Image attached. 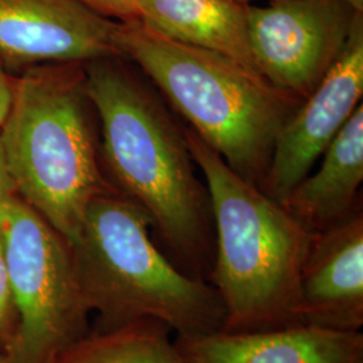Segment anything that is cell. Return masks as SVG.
I'll list each match as a JSON object with an SVG mask.
<instances>
[{
	"label": "cell",
	"instance_id": "cell-17",
	"mask_svg": "<svg viewBox=\"0 0 363 363\" xmlns=\"http://www.w3.org/2000/svg\"><path fill=\"white\" fill-rule=\"evenodd\" d=\"M15 78L0 60V125L10 111L13 101Z\"/></svg>",
	"mask_w": 363,
	"mask_h": 363
},
{
	"label": "cell",
	"instance_id": "cell-9",
	"mask_svg": "<svg viewBox=\"0 0 363 363\" xmlns=\"http://www.w3.org/2000/svg\"><path fill=\"white\" fill-rule=\"evenodd\" d=\"M116 28L77 0H0V60L11 73L121 57Z\"/></svg>",
	"mask_w": 363,
	"mask_h": 363
},
{
	"label": "cell",
	"instance_id": "cell-18",
	"mask_svg": "<svg viewBox=\"0 0 363 363\" xmlns=\"http://www.w3.org/2000/svg\"><path fill=\"white\" fill-rule=\"evenodd\" d=\"M13 194H16V187L6 160L1 138H0V206Z\"/></svg>",
	"mask_w": 363,
	"mask_h": 363
},
{
	"label": "cell",
	"instance_id": "cell-2",
	"mask_svg": "<svg viewBox=\"0 0 363 363\" xmlns=\"http://www.w3.org/2000/svg\"><path fill=\"white\" fill-rule=\"evenodd\" d=\"M184 139L211 203L216 252L208 283L225 307V333L303 325L300 277L315 233L242 179L191 128Z\"/></svg>",
	"mask_w": 363,
	"mask_h": 363
},
{
	"label": "cell",
	"instance_id": "cell-11",
	"mask_svg": "<svg viewBox=\"0 0 363 363\" xmlns=\"http://www.w3.org/2000/svg\"><path fill=\"white\" fill-rule=\"evenodd\" d=\"M187 363H363V335L300 325L259 333L177 337Z\"/></svg>",
	"mask_w": 363,
	"mask_h": 363
},
{
	"label": "cell",
	"instance_id": "cell-6",
	"mask_svg": "<svg viewBox=\"0 0 363 363\" xmlns=\"http://www.w3.org/2000/svg\"><path fill=\"white\" fill-rule=\"evenodd\" d=\"M0 237L16 311L7 362L48 363L89 333L73 249L18 194L0 206Z\"/></svg>",
	"mask_w": 363,
	"mask_h": 363
},
{
	"label": "cell",
	"instance_id": "cell-19",
	"mask_svg": "<svg viewBox=\"0 0 363 363\" xmlns=\"http://www.w3.org/2000/svg\"><path fill=\"white\" fill-rule=\"evenodd\" d=\"M357 13H363V0H345Z\"/></svg>",
	"mask_w": 363,
	"mask_h": 363
},
{
	"label": "cell",
	"instance_id": "cell-21",
	"mask_svg": "<svg viewBox=\"0 0 363 363\" xmlns=\"http://www.w3.org/2000/svg\"><path fill=\"white\" fill-rule=\"evenodd\" d=\"M238 1H241V3H247V4H250V1H252V0H238Z\"/></svg>",
	"mask_w": 363,
	"mask_h": 363
},
{
	"label": "cell",
	"instance_id": "cell-5",
	"mask_svg": "<svg viewBox=\"0 0 363 363\" xmlns=\"http://www.w3.org/2000/svg\"><path fill=\"white\" fill-rule=\"evenodd\" d=\"M82 64L27 69L15 78L0 138L16 194L73 247L88 208L111 189L100 167Z\"/></svg>",
	"mask_w": 363,
	"mask_h": 363
},
{
	"label": "cell",
	"instance_id": "cell-3",
	"mask_svg": "<svg viewBox=\"0 0 363 363\" xmlns=\"http://www.w3.org/2000/svg\"><path fill=\"white\" fill-rule=\"evenodd\" d=\"M116 46L242 179L261 186L298 97L220 54L184 45L133 19L117 22Z\"/></svg>",
	"mask_w": 363,
	"mask_h": 363
},
{
	"label": "cell",
	"instance_id": "cell-13",
	"mask_svg": "<svg viewBox=\"0 0 363 363\" xmlns=\"http://www.w3.org/2000/svg\"><path fill=\"white\" fill-rule=\"evenodd\" d=\"M247 6L238 0H139L135 19L177 42L257 72L250 50Z\"/></svg>",
	"mask_w": 363,
	"mask_h": 363
},
{
	"label": "cell",
	"instance_id": "cell-14",
	"mask_svg": "<svg viewBox=\"0 0 363 363\" xmlns=\"http://www.w3.org/2000/svg\"><path fill=\"white\" fill-rule=\"evenodd\" d=\"M166 325L143 319L89 331L48 363H187Z\"/></svg>",
	"mask_w": 363,
	"mask_h": 363
},
{
	"label": "cell",
	"instance_id": "cell-16",
	"mask_svg": "<svg viewBox=\"0 0 363 363\" xmlns=\"http://www.w3.org/2000/svg\"><path fill=\"white\" fill-rule=\"evenodd\" d=\"M82 6L88 7L93 13L104 18L127 22L136 18V4L139 0H77Z\"/></svg>",
	"mask_w": 363,
	"mask_h": 363
},
{
	"label": "cell",
	"instance_id": "cell-7",
	"mask_svg": "<svg viewBox=\"0 0 363 363\" xmlns=\"http://www.w3.org/2000/svg\"><path fill=\"white\" fill-rule=\"evenodd\" d=\"M358 13L345 0H268L247 6L253 64L276 88L310 96L343 50Z\"/></svg>",
	"mask_w": 363,
	"mask_h": 363
},
{
	"label": "cell",
	"instance_id": "cell-8",
	"mask_svg": "<svg viewBox=\"0 0 363 363\" xmlns=\"http://www.w3.org/2000/svg\"><path fill=\"white\" fill-rule=\"evenodd\" d=\"M363 96V13H358L337 62L279 132L261 191L283 203L325 154Z\"/></svg>",
	"mask_w": 363,
	"mask_h": 363
},
{
	"label": "cell",
	"instance_id": "cell-20",
	"mask_svg": "<svg viewBox=\"0 0 363 363\" xmlns=\"http://www.w3.org/2000/svg\"><path fill=\"white\" fill-rule=\"evenodd\" d=\"M0 363H9L7 362V358H6V355H3L1 352H0Z\"/></svg>",
	"mask_w": 363,
	"mask_h": 363
},
{
	"label": "cell",
	"instance_id": "cell-12",
	"mask_svg": "<svg viewBox=\"0 0 363 363\" xmlns=\"http://www.w3.org/2000/svg\"><path fill=\"white\" fill-rule=\"evenodd\" d=\"M363 181V105L327 147L319 169L306 177L281 203L312 233L349 218L361 208Z\"/></svg>",
	"mask_w": 363,
	"mask_h": 363
},
{
	"label": "cell",
	"instance_id": "cell-1",
	"mask_svg": "<svg viewBox=\"0 0 363 363\" xmlns=\"http://www.w3.org/2000/svg\"><path fill=\"white\" fill-rule=\"evenodd\" d=\"M118 60L82 64L105 162L118 191L150 216L171 261L208 283L216 234L208 187L196 177L183 130L157 94Z\"/></svg>",
	"mask_w": 363,
	"mask_h": 363
},
{
	"label": "cell",
	"instance_id": "cell-15",
	"mask_svg": "<svg viewBox=\"0 0 363 363\" xmlns=\"http://www.w3.org/2000/svg\"><path fill=\"white\" fill-rule=\"evenodd\" d=\"M16 335V311L9 268L0 237V352L9 357Z\"/></svg>",
	"mask_w": 363,
	"mask_h": 363
},
{
	"label": "cell",
	"instance_id": "cell-10",
	"mask_svg": "<svg viewBox=\"0 0 363 363\" xmlns=\"http://www.w3.org/2000/svg\"><path fill=\"white\" fill-rule=\"evenodd\" d=\"M303 325L339 333L363 325V213L315 233L300 277Z\"/></svg>",
	"mask_w": 363,
	"mask_h": 363
},
{
	"label": "cell",
	"instance_id": "cell-4",
	"mask_svg": "<svg viewBox=\"0 0 363 363\" xmlns=\"http://www.w3.org/2000/svg\"><path fill=\"white\" fill-rule=\"evenodd\" d=\"M72 249L97 331L143 319L157 320L181 337L223 330L226 313L217 289L171 261L154 241L150 216L120 191L91 201Z\"/></svg>",
	"mask_w": 363,
	"mask_h": 363
}]
</instances>
